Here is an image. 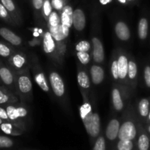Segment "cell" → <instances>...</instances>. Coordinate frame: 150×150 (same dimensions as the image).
<instances>
[{
    "mask_svg": "<svg viewBox=\"0 0 150 150\" xmlns=\"http://www.w3.org/2000/svg\"><path fill=\"white\" fill-rule=\"evenodd\" d=\"M77 57L80 62L83 64H87L89 62L90 60V57L88 52L86 51H78L77 52Z\"/></svg>",
    "mask_w": 150,
    "mask_h": 150,
    "instance_id": "obj_36",
    "label": "cell"
},
{
    "mask_svg": "<svg viewBox=\"0 0 150 150\" xmlns=\"http://www.w3.org/2000/svg\"><path fill=\"white\" fill-rule=\"evenodd\" d=\"M111 1H112V0H99V2L102 5H107L108 4L111 3Z\"/></svg>",
    "mask_w": 150,
    "mask_h": 150,
    "instance_id": "obj_43",
    "label": "cell"
},
{
    "mask_svg": "<svg viewBox=\"0 0 150 150\" xmlns=\"http://www.w3.org/2000/svg\"><path fill=\"white\" fill-rule=\"evenodd\" d=\"M138 150H149L150 139L149 136L144 133L139 135L137 142Z\"/></svg>",
    "mask_w": 150,
    "mask_h": 150,
    "instance_id": "obj_23",
    "label": "cell"
},
{
    "mask_svg": "<svg viewBox=\"0 0 150 150\" xmlns=\"http://www.w3.org/2000/svg\"><path fill=\"white\" fill-rule=\"evenodd\" d=\"M137 136V130L134 123L131 121H126L120 125L118 134L119 140L133 141Z\"/></svg>",
    "mask_w": 150,
    "mask_h": 150,
    "instance_id": "obj_4",
    "label": "cell"
},
{
    "mask_svg": "<svg viewBox=\"0 0 150 150\" xmlns=\"http://www.w3.org/2000/svg\"><path fill=\"white\" fill-rule=\"evenodd\" d=\"M73 11L71 6L65 5L62 10L61 14V24L62 27L63 34L64 37L67 38L70 32V28L73 26Z\"/></svg>",
    "mask_w": 150,
    "mask_h": 150,
    "instance_id": "obj_3",
    "label": "cell"
},
{
    "mask_svg": "<svg viewBox=\"0 0 150 150\" xmlns=\"http://www.w3.org/2000/svg\"><path fill=\"white\" fill-rule=\"evenodd\" d=\"M127 1H135V0H127Z\"/></svg>",
    "mask_w": 150,
    "mask_h": 150,
    "instance_id": "obj_48",
    "label": "cell"
},
{
    "mask_svg": "<svg viewBox=\"0 0 150 150\" xmlns=\"http://www.w3.org/2000/svg\"><path fill=\"white\" fill-rule=\"evenodd\" d=\"M0 81L3 86L8 89H13L16 83V77L13 69L5 65L0 59Z\"/></svg>",
    "mask_w": 150,
    "mask_h": 150,
    "instance_id": "obj_2",
    "label": "cell"
},
{
    "mask_svg": "<svg viewBox=\"0 0 150 150\" xmlns=\"http://www.w3.org/2000/svg\"><path fill=\"white\" fill-rule=\"evenodd\" d=\"M50 32L54 38V39L57 41H62L65 39L64 34H63L62 24L58 25L57 26H50Z\"/></svg>",
    "mask_w": 150,
    "mask_h": 150,
    "instance_id": "obj_24",
    "label": "cell"
},
{
    "mask_svg": "<svg viewBox=\"0 0 150 150\" xmlns=\"http://www.w3.org/2000/svg\"><path fill=\"white\" fill-rule=\"evenodd\" d=\"M144 76L145 83L147 86V87L150 88V66L147 65L145 67Z\"/></svg>",
    "mask_w": 150,
    "mask_h": 150,
    "instance_id": "obj_39",
    "label": "cell"
},
{
    "mask_svg": "<svg viewBox=\"0 0 150 150\" xmlns=\"http://www.w3.org/2000/svg\"><path fill=\"white\" fill-rule=\"evenodd\" d=\"M139 111L142 117H148L149 112V100L146 99V98L141 100L139 103Z\"/></svg>",
    "mask_w": 150,
    "mask_h": 150,
    "instance_id": "obj_27",
    "label": "cell"
},
{
    "mask_svg": "<svg viewBox=\"0 0 150 150\" xmlns=\"http://www.w3.org/2000/svg\"><path fill=\"white\" fill-rule=\"evenodd\" d=\"M0 36L12 45L19 46L22 43L21 38L7 27H0Z\"/></svg>",
    "mask_w": 150,
    "mask_h": 150,
    "instance_id": "obj_7",
    "label": "cell"
},
{
    "mask_svg": "<svg viewBox=\"0 0 150 150\" xmlns=\"http://www.w3.org/2000/svg\"><path fill=\"white\" fill-rule=\"evenodd\" d=\"M92 150H106V142L103 136H99L94 144Z\"/></svg>",
    "mask_w": 150,
    "mask_h": 150,
    "instance_id": "obj_31",
    "label": "cell"
},
{
    "mask_svg": "<svg viewBox=\"0 0 150 150\" xmlns=\"http://www.w3.org/2000/svg\"><path fill=\"white\" fill-rule=\"evenodd\" d=\"M112 102L114 108L117 111H121L124 107L123 101L122 100L120 92L118 89H114L112 91Z\"/></svg>",
    "mask_w": 150,
    "mask_h": 150,
    "instance_id": "obj_22",
    "label": "cell"
},
{
    "mask_svg": "<svg viewBox=\"0 0 150 150\" xmlns=\"http://www.w3.org/2000/svg\"><path fill=\"white\" fill-rule=\"evenodd\" d=\"M55 42L51 32H46L43 38V48L46 54H51L55 49Z\"/></svg>",
    "mask_w": 150,
    "mask_h": 150,
    "instance_id": "obj_19",
    "label": "cell"
},
{
    "mask_svg": "<svg viewBox=\"0 0 150 150\" xmlns=\"http://www.w3.org/2000/svg\"><path fill=\"white\" fill-rule=\"evenodd\" d=\"M118 1L121 4H126V2H127V0H118Z\"/></svg>",
    "mask_w": 150,
    "mask_h": 150,
    "instance_id": "obj_44",
    "label": "cell"
},
{
    "mask_svg": "<svg viewBox=\"0 0 150 150\" xmlns=\"http://www.w3.org/2000/svg\"><path fill=\"white\" fill-rule=\"evenodd\" d=\"M16 83L18 89L21 94H28L32 91V81L29 76L26 75L21 74L16 77Z\"/></svg>",
    "mask_w": 150,
    "mask_h": 150,
    "instance_id": "obj_8",
    "label": "cell"
},
{
    "mask_svg": "<svg viewBox=\"0 0 150 150\" xmlns=\"http://www.w3.org/2000/svg\"><path fill=\"white\" fill-rule=\"evenodd\" d=\"M73 25L76 30L79 32L84 29L86 26V16L81 9L77 8L73 11Z\"/></svg>",
    "mask_w": 150,
    "mask_h": 150,
    "instance_id": "obj_10",
    "label": "cell"
},
{
    "mask_svg": "<svg viewBox=\"0 0 150 150\" xmlns=\"http://www.w3.org/2000/svg\"><path fill=\"white\" fill-rule=\"evenodd\" d=\"M0 118L2 119L3 120H4L6 122H11L9 120L8 115H7V113L5 108L4 106H1V105H0Z\"/></svg>",
    "mask_w": 150,
    "mask_h": 150,
    "instance_id": "obj_41",
    "label": "cell"
},
{
    "mask_svg": "<svg viewBox=\"0 0 150 150\" xmlns=\"http://www.w3.org/2000/svg\"><path fill=\"white\" fill-rule=\"evenodd\" d=\"M148 29H149V24H148L147 19L142 18L139 21L138 25V34H139V38L141 40L146 39L148 35Z\"/></svg>",
    "mask_w": 150,
    "mask_h": 150,
    "instance_id": "obj_20",
    "label": "cell"
},
{
    "mask_svg": "<svg viewBox=\"0 0 150 150\" xmlns=\"http://www.w3.org/2000/svg\"><path fill=\"white\" fill-rule=\"evenodd\" d=\"M91 48V45L88 41L81 40L78 42L76 45V51H86L88 52Z\"/></svg>",
    "mask_w": 150,
    "mask_h": 150,
    "instance_id": "obj_35",
    "label": "cell"
},
{
    "mask_svg": "<svg viewBox=\"0 0 150 150\" xmlns=\"http://www.w3.org/2000/svg\"><path fill=\"white\" fill-rule=\"evenodd\" d=\"M51 1L53 8L57 10H62L64 7V0H51Z\"/></svg>",
    "mask_w": 150,
    "mask_h": 150,
    "instance_id": "obj_38",
    "label": "cell"
},
{
    "mask_svg": "<svg viewBox=\"0 0 150 150\" xmlns=\"http://www.w3.org/2000/svg\"><path fill=\"white\" fill-rule=\"evenodd\" d=\"M115 33L117 38L122 41H127L130 38L129 27L125 22L119 21L115 25Z\"/></svg>",
    "mask_w": 150,
    "mask_h": 150,
    "instance_id": "obj_15",
    "label": "cell"
},
{
    "mask_svg": "<svg viewBox=\"0 0 150 150\" xmlns=\"http://www.w3.org/2000/svg\"><path fill=\"white\" fill-rule=\"evenodd\" d=\"M0 1L6 7V9L8 10L13 20H18V9L14 1L13 0H0Z\"/></svg>",
    "mask_w": 150,
    "mask_h": 150,
    "instance_id": "obj_21",
    "label": "cell"
},
{
    "mask_svg": "<svg viewBox=\"0 0 150 150\" xmlns=\"http://www.w3.org/2000/svg\"><path fill=\"white\" fill-rule=\"evenodd\" d=\"M52 5L51 1L50 0H44L43 5H42V10L45 17H49L51 13H52Z\"/></svg>",
    "mask_w": 150,
    "mask_h": 150,
    "instance_id": "obj_37",
    "label": "cell"
},
{
    "mask_svg": "<svg viewBox=\"0 0 150 150\" xmlns=\"http://www.w3.org/2000/svg\"><path fill=\"white\" fill-rule=\"evenodd\" d=\"M14 54L13 49L5 42L0 41V57L1 58H10Z\"/></svg>",
    "mask_w": 150,
    "mask_h": 150,
    "instance_id": "obj_29",
    "label": "cell"
},
{
    "mask_svg": "<svg viewBox=\"0 0 150 150\" xmlns=\"http://www.w3.org/2000/svg\"><path fill=\"white\" fill-rule=\"evenodd\" d=\"M4 122H5V121H4V120H3L2 119H1V118H0V125H1V124H2V123Z\"/></svg>",
    "mask_w": 150,
    "mask_h": 150,
    "instance_id": "obj_45",
    "label": "cell"
},
{
    "mask_svg": "<svg viewBox=\"0 0 150 150\" xmlns=\"http://www.w3.org/2000/svg\"><path fill=\"white\" fill-rule=\"evenodd\" d=\"M93 44V59L97 63H101L104 60V49L101 41L98 38H92Z\"/></svg>",
    "mask_w": 150,
    "mask_h": 150,
    "instance_id": "obj_11",
    "label": "cell"
},
{
    "mask_svg": "<svg viewBox=\"0 0 150 150\" xmlns=\"http://www.w3.org/2000/svg\"><path fill=\"white\" fill-rule=\"evenodd\" d=\"M128 60L124 55H121L117 60V67H118L119 79L122 80L127 76L128 73Z\"/></svg>",
    "mask_w": 150,
    "mask_h": 150,
    "instance_id": "obj_17",
    "label": "cell"
},
{
    "mask_svg": "<svg viewBox=\"0 0 150 150\" xmlns=\"http://www.w3.org/2000/svg\"><path fill=\"white\" fill-rule=\"evenodd\" d=\"M7 111V115H8L9 120L14 124L17 125L18 126L21 127V123L19 120L22 118H24L27 116L28 111L25 108L21 106H15V105L8 104V105H4Z\"/></svg>",
    "mask_w": 150,
    "mask_h": 150,
    "instance_id": "obj_1",
    "label": "cell"
},
{
    "mask_svg": "<svg viewBox=\"0 0 150 150\" xmlns=\"http://www.w3.org/2000/svg\"><path fill=\"white\" fill-rule=\"evenodd\" d=\"M111 74H112L113 78L116 80L119 79L118 75V67H117V61H114L111 64Z\"/></svg>",
    "mask_w": 150,
    "mask_h": 150,
    "instance_id": "obj_40",
    "label": "cell"
},
{
    "mask_svg": "<svg viewBox=\"0 0 150 150\" xmlns=\"http://www.w3.org/2000/svg\"><path fill=\"white\" fill-rule=\"evenodd\" d=\"M135 144L133 141L119 140L116 146V150H134Z\"/></svg>",
    "mask_w": 150,
    "mask_h": 150,
    "instance_id": "obj_28",
    "label": "cell"
},
{
    "mask_svg": "<svg viewBox=\"0 0 150 150\" xmlns=\"http://www.w3.org/2000/svg\"><path fill=\"white\" fill-rule=\"evenodd\" d=\"M0 19L6 22H8V23H11L13 21L10 13L6 9V7L1 4V1H0Z\"/></svg>",
    "mask_w": 150,
    "mask_h": 150,
    "instance_id": "obj_30",
    "label": "cell"
},
{
    "mask_svg": "<svg viewBox=\"0 0 150 150\" xmlns=\"http://www.w3.org/2000/svg\"><path fill=\"white\" fill-rule=\"evenodd\" d=\"M147 130H148V132H149V133H150V125L149 126V127H148V128H147Z\"/></svg>",
    "mask_w": 150,
    "mask_h": 150,
    "instance_id": "obj_47",
    "label": "cell"
},
{
    "mask_svg": "<svg viewBox=\"0 0 150 150\" xmlns=\"http://www.w3.org/2000/svg\"><path fill=\"white\" fill-rule=\"evenodd\" d=\"M48 23L49 26H57L61 24V18L56 11H52L48 17Z\"/></svg>",
    "mask_w": 150,
    "mask_h": 150,
    "instance_id": "obj_33",
    "label": "cell"
},
{
    "mask_svg": "<svg viewBox=\"0 0 150 150\" xmlns=\"http://www.w3.org/2000/svg\"><path fill=\"white\" fill-rule=\"evenodd\" d=\"M92 114H93V112H92V106L88 103H83L80 108L81 118L86 130L89 128V123H90Z\"/></svg>",
    "mask_w": 150,
    "mask_h": 150,
    "instance_id": "obj_14",
    "label": "cell"
},
{
    "mask_svg": "<svg viewBox=\"0 0 150 150\" xmlns=\"http://www.w3.org/2000/svg\"><path fill=\"white\" fill-rule=\"evenodd\" d=\"M138 73V67L136 65V62L133 61H129L128 62V75L129 79L133 80L136 79V76H137Z\"/></svg>",
    "mask_w": 150,
    "mask_h": 150,
    "instance_id": "obj_32",
    "label": "cell"
},
{
    "mask_svg": "<svg viewBox=\"0 0 150 150\" xmlns=\"http://www.w3.org/2000/svg\"><path fill=\"white\" fill-rule=\"evenodd\" d=\"M13 146V141L10 138L0 136V148H10Z\"/></svg>",
    "mask_w": 150,
    "mask_h": 150,
    "instance_id": "obj_34",
    "label": "cell"
},
{
    "mask_svg": "<svg viewBox=\"0 0 150 150\" xmlns=\"http://www.w3.org/2000/svg\"><path fill=\"white\" fill-rule=\"evenodd\" d=\"M148 120L150 122V110H149V114H148Z\"/></svg>",
    "mask_w": 150,
    "mask_h": 150,
    "instance_id": "obj_46",
    "label": "cell"
},
{
    "mask_svg": "<svg viewBox=\"0 0 150 150\" xmlns=\"http://www.w3.org/2000/svg\"><path fill=\"white\" fill-rule=\"evenodd\" d=\"M120 124L117 119H113L108 122L105 130V137L109 142H114L118 139Z\"/></svg>",
    "mask_w": 150,
    "mask_h": 150,
    "instance_id": "obj_9",
    "label": "cell"
},
{
    "mask_svg": "<svg viewBox=\"0 0 150 150\" xmlns=\"http://www.w3.org/2000/svg\"><path fill=\"white\" fill-rule=\"evenodd\" d=\"M91 77L93 83L98 85L103 82L105 76L104 70L100 66L92 65L90 70Z\"/></svg>",
    "mask_w": 150,
    "mask_h": 150,
    "instance_id": "obj_18",
    "label": "cell"
},
{
    "mask_svg": "<svg viewBox=\"0 0 150 150\" xmlns=\"http://www.w3.org/2000/svg\"><path fill=\"white\" fill-rule=\"evenodd\" d=\"M0 83H1V81H0Z\"/></svg>",
    "mask_w": 150,
    "mask_h": 150,
    "instance_id": "obj_49",
    "label": "cell"
},
{
    "mask_svg": "<svg viewBox=\"0 0 150 150\" xmlns=\"http://www.w3.org/2000/svg\"><path fill=\"white\" fill-rule=\"evenodd\" d=\"M8 64L9 67L13 70H20L26 64V59L23 54L16 53L8 59Z\"/></svg>",
    "mask_w": 150,
    "mask_h": 150,
    "instance_id": "obj_12",
    "label": "cell"
},
{
    "mask_svg": "<svg viewBox=\"0 0 150 150\" xmlns=\"http://www.w3.org/2000/svg\"><path fill=\"white\" fill-rule=\"evenodd\" d=\"M92 139H97L100 132V119L98 113L93 112L89 128L86 130Z\"/></svg>",
    "mask_w": 150,
    "mask_h": 150,
    "instance_id": "obj_6",
    "label": "cell"
},
{
    "mask_svg": "<svg viewBox=\"0 0 150 150\" xmlns=\"http://www.w3.org/2000/svg\"><path fill=\"white\" fill-rule=\"evenodd\" d=\"M35 80L37 84L44 91V92H48L49 91V86H48V83L45 79V75L42 73L40 72V73H37L35 76Z\"/></svg>",
    "mask_w": 150,
    "mask_h": 150,
    "instance_id": "obj_25",
    "label": "cell"
},
{
    "mask_svg": "<svg viewBox=\"0 0 150 150\" xmlns=\"http://www.w3.org/2000/svg\"><path fill=\"white\" fill-rule=\"evenodd\" d=\"M0 130L7 135L19 136L22 134V128L11 122H4L0 125Z\"/></svg>",
    "mask_w": 150,
    "mask_h": 150,
    "instance_id": "obj_16",
    "label": "cell"
},
{
    "mask_svg": "<svg viewBox=\"0 0 150 150\" xmlns=\"http://www.w3.org/2000/svg\"><path fill=\"white\" fill-rule=\"evenodd\" d=\"M78 83L81 87L83 89H89L90 86V81H89V76H87L84 71H80L77 76Z\"/></svg>",
    "mask_w": 150,
    "mask_h": 150,
    "instance_id": "obj_26",
    "label": "cell"
},
{
    "mask_svg": "<svg viewBox=\"0 0 150 150\" xmlns=\"http://www.w3.org/2000/svg\"><path fill=\"white\" fill-rule=\"evenodd\" d=\"M44 0H32V4L35 10H41L42 8Z\"/></svg>",
    "mask_w": 150,
    "mask_h": 150,
    "instance_id": "obj_42",
    "label": "cell"
},
{
    "mask_svg": "<svg viewBox=\"0 0 150 150\" xmlns=\"http://www.w3.org/2000/svg\"><path fill=\"white\" fill-rule=\"evenodd\" d=\"M17 101L15 95L4 86H0V105L4 106L8 104H13Z\"/></svg>",
    "mask_w": 150,
    "mask_h": 150,
    "instance_id": "obj_13",
    "label": "cell"
},
{
    "mask_svg": "<svg viewBox=\"0 0 150 150\" xmlns=\"http://www.w3.org/2000/svg\"><path fill=\"white\" fill-rule=\"evenodd\" d=\"M49 81L53 92L57 97H62L65 92L64 83L62 79L58 73L51 72L49 76Z\"/></svg>",
    "mask_w": 150,
    "mask_h": 150,
    "instance_id": "obj_5",
    "label": "cell"
}]
</instances>
